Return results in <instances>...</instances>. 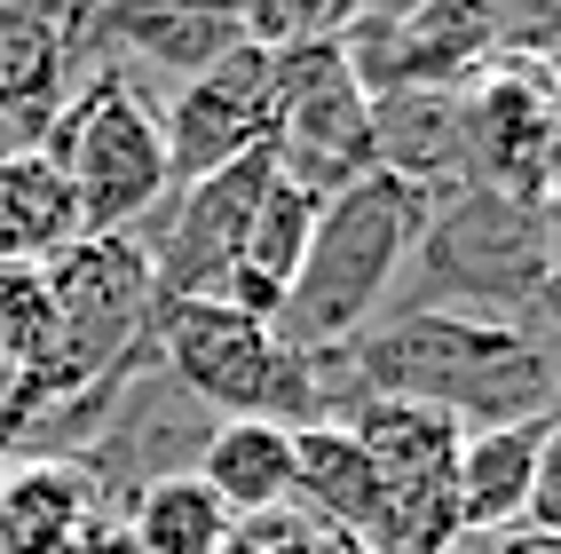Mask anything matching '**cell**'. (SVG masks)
Masks as SVG:
<instances>
[{"label":"cell","instance_id":"cell-8","mask_svg":"<svg viewBox=\"0 0 561 554\" xmlns=\"http://www.w3.org/2000/svg\"><path fill=\"white\" fill-rule=\"evenodd\" d=\"M270 88H277V56L261 41H238L230 56H214L206 71H191L167 95L159 135H167V182L174 191L245 159V151H261V135H270Z\"/></svg>","mask_w":561,"mask_h":554},{"label":"cell","instance_id":"cell-18","mask_svg":"<svg viewBox=\"0 0 561 554\" xmlns=\"http://www.w3.org/2000/svg\"><path fill=\"white\" fill-rule=\"evenodd\" d=\"M71 554H135V546H127V531H119V515H103V523L71 546Z\"/></svg>","mask_w":561,"mask_h":554},{"label":"cell","instance_id":"cell-6","mask_svg":"<svg viewBox=\"0 0 561 554\" xmlns=\"http://www.w3.org/2000/svg\"><path fill=\"white\" fill-rule=\"evenodd\" d=\"M277 56V88H270V135H261V159H270L293 191L332 199L364 182L371 167V95L356 88L341 32L332 41H285Z\"/></svg>","mask_w":561,"mask_h":554},{"label":"cell","instance_id":"cell-3","mask_svg":"<svg viewBox=\"0 0 561 554\" xmlns=\"http://www.w3.org/2000/svg\"><path fill=\"white\" fill-rule=\"evenodd\" d=\"M56 182L71 191L80 238H135L142 222L167 206V135H159V103L135 88L127 64H95L80 88L56 103V120L32 143Z\"/></svg>","mask_w":561,"mask_h":554},{"label":"cell","instance_id":"cell-17","mask_svg":"<svg viewBox=\"0 0 561 554\" xmlns=\"http://www.w3.org/2000/svg\"><path fill=\"white\" fill-rule=\"evenodd\" d=\"M522 531L561 546V428H546L538 443V475H530V507H522Z\"/></svg>","mask_w":561,"mask_h":554},{"label":"cell","instance_id":"cell-16","mask_svg":"<svg viewBox=\"0 0 561 554\" xmlns=\"http://www.w3.org/2000/svg\"><path fill=\"white\" fill-rule=\"evenodd\" d=\"M119 531H127L135 554H221L230 546V515H221V499L198 475H167V484L127 499Z\"/></svg>","mask_w":561,"mask_h":554},{"label":"cell","instance_id":"cell-12","mask_svg":"<svg viewBox=\"0 0 561 554\" xmlns=\"http://www.w3.org/2000/svg\"><path fill=\"white\" fill-rule=\"evenodd\" d=\"M356 436V452L380 467L388 491H443L451 484V460H459V420L435 412V404H403V396H371L341 420Z\"/></svg>","mask_w":561,"mask_h":554},{"label":"cell","instance_id":"cell-14","mask_svg":"<svg viewBox=\"0 0 561 554\" xmlns=\"http://www.w3.org/2000/svg\"><path fill=\"white\" fill-rule=\"evenodd\" d=\"M380 467H371L356 452L348 428H301L293 436V507L309 515V523H324L332 539H364V523L380 515Z\"/></svg>","mask_w":561,"mask_h":554},{"label":"cell","instance_id":"cell-4","mask_svg":"<svg viewBox=\"0 0 561 554\" xmlns=\"http://www.w3.org/2000/svg\"><path fill=\"white\" fill-rule=\"evenodd\" d=\"M151 357L159 373L206 404L214 420H277V428H324L317 404V364L277 341V325H261L230 302H159L151 317Z\"/></svg>","mask_w":561,"mask_h":554},{"label":"cell","instance_id":"cell-19","mask_svg":"<svg viewBox=\"0 0 561 554\" xmlns=\"http://www.w3.org/2000/svg\"><path fill=\"white\" fill-rule=\"evenodd\" d=\"M9 396H16V357H9V341H0V412H9Z\"/></svg>","mask_w":561,"mask_h":554},{"label":"cell","instance_id":"cell-9","mask_svg":"<svg viewBox=\"0 0 561 554\" xmlns=\"http://www.w3.org/2000/svg\"><path fill=\"white\" fill-rule=\"evenodd\" d=\"M95 0H0V127L16 151L41 143L56 103L88 80Z\"/></svg>","mask_w":561,"mask_h":554},{"label":"cell","instance_id":"cell-7","mask_svg":"<svg viewBox=\"0 0 561 554\" xmlns=\"http://www.w3.org/2000/svg\"><path fill=\"white\" fill-rule=\"evenodd\" d=\"M341 48L364 95H403V88H467L499 56L530 48V32L499 0H420L396 16H356Z\"/></svg>","mask_w":561,"mask_h":554},{"label":"cell","instance_id":"cell-11","mask_svg":"<svg viewBox=\"0 0 561 554\" xmlns=\"http://www.w3.org/2000/svg\"><path fill=\"white\" fill-rule=\"evenodd\" d=\"M103 523V499L64 460H0V554H71Z\"/></svg>","mask_w":561,"mask_h":554},{"label":"cell","instance_id":"cell-13","mask_svg":"<svg viewBox=\"0 0 561 554\" xmlns=\"http://www.w3.org/2000/svg\"><path fill=\"white\" fill-rule=\"evenodd\" d=\"M191 475L221 499L230 523L277 515V507H293V428H277V420H214Z\"/></svg>","mask_w":561,"mask_h":554},{"label":"cell","instance_id":"cell-10","mask_svg":"<svg viewBox=\"0 0 561 554\" xmlns=\"http://www.w3.org/2000/svg\"><path fill=\"white\" fill-rule=\"evenodd\" d=\"M553 420H522V428H467L459 460H451V507H459V539H491L522 531L530 507V475H538V443Z\"/></svg>","mask_w":561,"mask_h":554},{"label":"cell","instance_id":"cell-2","mask_svg":"<svg viewBox=\"0 0 561 554\" xmlns=\"http://www.w3.org/2000/svg\"><path fill=\"white\" fill-rule=\"evenodd\" d=\"M427 191L380 174L371 167L364 182L332 191L317 206V230H309V253L285 285V309H277V341L285 349H348L364 325H380L388 293L403 278V262L420 253V230H427Z\"/></svg>","mask_w":561,"mask_h":554},{"label":"cell","instance_id":"cell-15","mask_svg":"<svg viewBox=\"0 0 561 554\" xmlns=\"http://www.w3.org/2000/svg\"><path fill=\"white\" fill-rule=\"evenodd\" d=\"M80 238L71 191L41 151H0V270L9 262H48Z\"/></svg>","mask_w":561,"mask_h":554},{"label":"cell","instance_id":"cell-1","mask_svg":"<svg viewBox=\"0 0 561 554\" xmlns=\"http://www.w3.org/2000/svg\"><path fill=\"white\" fill-rule=\"evenodd\" d=\"M356 388L435 404L459 428H522L553 420L561 388V341L538 325H491V317H451V309H396L348 341Z\"/></svg>","mask_w":561,"mask_h":554},{"label":"cell","instance_id":"cell-5","mask_svg":"<svg viewBox=\"0 0 561 554\" xmlns=\"http://www.w3.org/2000/svg\"><path fill=\"white\" fill-rule=\"evenodd\" d=\"M553 262V238L538 206H522L506 191H467L435 199L427 230H420V278L427 302L403 309H451V317H491V325H530L538 309V278Z\"/></svg>","mask_w":561,"mask_h":554},{"label":"cell","instance_id":"cell-20","mask_svg":"<svg viewBox=\"0 0 561 554\" xmlns=\"http://www.w3.org/2000/svg\"><path fill=\"white\" fill-rule=\"evenodd\" d=\"M553 428H561V388H553Z\"/></svg>","mask_w":561,"mask_h":554}]
</instances>
